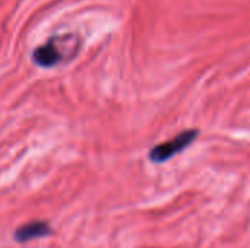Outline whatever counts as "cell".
Segmentation results:
<instances>
[{"label": "cell", "mask_w": 250, "mask_h": 248, "mask_svg": "<svg viewBox=\"0 0 250 248\" xmlns=\"http://www.w3.org/2000/svg\"><path fill=\"white\" fill-rule=\"evenodd\" d=\"M81 48V39L76 34H60L47 39L34 51V61L41 67H54L70 61Z\"/></svg>", "instance_id": "1"}, {"label": "cell", "mask_w": 250, "mask_h": 248, "mask_svg": "<svg viewBox=\"0 0 250 248\" xmlns=\"http://www.w3.org/2000/svg\"><path fill=\"white\" fill-rule=\"evenodd\" d=\"M198 134L199 133L196 129H188V130L182 132L180 134L166 140L164 143L154 146L149 151V159L154 164H163V162L171 159L173 156H176L177 153L185 151L188 146H190L193 143V140L198 137Z\"/></svg>", "instance_id": "2"}, {"label": "cell", "mask_w": 250, "mask_h": 248, "mask_svg": "<svg viewBox=\"0 0 250 248\" xmlns=\"http://www.w3.org/2000/svg\"><path fill=\"white\" fill-rule=\"evenodd\" d=\"M50 234V228L47 222H29L28 225L21 227L16 232H15V238L21 243L29 241V240H35V238H41Z\"/></svg>", "instance_id": "3"}]
</instances>
